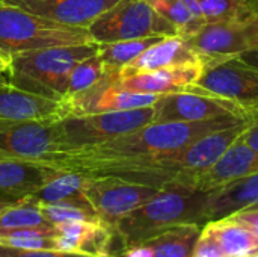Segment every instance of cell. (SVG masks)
<instances>
[{"mask_svg":"<svg viewBox=\"0 0 258 257\" xmlns=\"http://www.w3.org/2000/svg\"><path fill=\"white\" fill-rule=\"evenodd\" d=\"M245 121L239 117H219L215 120L184 123V121H166V123H150L135 132L118 136L112 141L103 142L100 145L79 148L73 151L57 153L48 165L73 171L82 165L116 161V159H132L159 153H169L180 150L195 139L221 129H227Z\"/></svg>","mask_w":258,"mask_h":257,"instance_id":"obj_1","label":"cell"},{"mask_svg":"<svg viewBox=\"0 0 258 257\" xmlns=\"http://www.w3.org/2000/svg\"><path fill=\"white\" fill-rule=\"evenodd\" d=\"M206 203V192L180 185H166L147 203L121 218L113 230L124 247L136 245L175 226L207 223Z\"/></svg>","mask_w":258,"mask_h":257,"instance_id":"obj_2","label":"cell"},{"mask_svg":"<svg viewBox=\"0 0 258 257\" xmlns=\"http://www.w3.org/2000/svg\"><path fill=\"white\" fill-rule=\"evenodd\" d=\"M97 47V42L54 45L15 55L8 68L9 83L21 91L62 101L70 73L80 61L95 55Z\"/></svg>","mask_w":258,"mask_h":257,"instance_id":"obj_3","label":"cell"},{"mask_svg":"<svg viewBox=\"0 0 258 257\" xmlns=\"http://www.w3.org/2000/svg\"><path fill=\"white\" fill-rule=\"evenodd\" d=\"M94 42L88 29L70 27L0 2V53L8 58L54 45Z\"/></svg>","mask_w":258,"mask_h":257,"instance_id":"obj_4","label":"cell"},{"mask_svg":"<svg viewBox=\"0 0 258 257\" xmlns=\"http://www.w3.org/2000/svg\"><path fill=\"white\" fill-rule=\"evenodd\" d=\"M154 120V108L112 111L57 120L63 151L100 145L118 136L135 132Z\"/></svg>","mask_w":258,"mask_h":257,"instance_id":"obj_5","label":"cell"},{"mask_svg":"<svg viewBox=\"0 0 258 257\" xmlns=\"http://www.w3.org/2000/svg\"><path fill=\"white\" fill-rule=\"evenodd\" d=\"M88 32L97 44L178 35L177 29L145 0H119L101 14Z\"/></svg>","mask_w":258,"mask_h":257,"instance_id":"obj_6","label":"cell"},{"mask_svg":"<svg viewBox=\"0 0 258 257\" xmlns=\"http://www.w3.org/2000/svg\"><path fill=\"white\" fill-rule=\"evenodd\" d=\"M219 97L236 101L248 118H258V68L236 56L203 58V73L195 83Z\"/></svg>","mask_w":258,"mask_h":257,"instance_id":"obj_7","label":"cell"},{"mask_svg":"<svg viewBox=\"0 0 258 257\" xmlns=\"http://www.w3.org/2000/svg\"><path fill=\"white\" fill-rule=\"evenodd\" d=\"M63 150L57 120L0 121V158L48 165Z\"/></svg>","mask_w":258,"mask_h":257,"instance_id":"obj_8","label":"cell"},{"mask_svg":"<svg viewBox=\"0 0 258 257\" xmlns=\"http://www.w3.org/2000/svg\"><path fill=\"white\" fill-rule=\"evenodd\" d=\"M159 189L115 176H86L83 185V192L98 220L110 227L147 203Z\"/></svg>","mask_w":258,"mask_h":257,"instance_id":"obj_9","label":"cell"},{"mask_svg":"<svg viewBox=\"0 0 258 257\" xmlns=\"http://www.w3.org/2000/svg\"><path fill=\"white\" fill-rule=\"evenodd\" d=\"M119 71L104 68L103 77L91 88L62 100V118L112 111H130L154 106L159 94L135 92L118 86Z\"/></svg>","mask_w":258,"mask_h":257,"instance_id":"obj_10","label":"cell"},{"mask_svg":"<svg viewBox=\"0 0 258 257\" xmlns=\"http://www.w3.org/2000/svg\"><path fill=\"white\" fill-rule=\"evenodd\" d=\"M154 120L156 123L166 121H184L198 123L215 120L219 117H239L249 120L242 106L236 101L212 94L197 85L190 86L189 91L169 92L160 95L154 103Z\"/></svg>","mask_w":258,"mask_h":257,"instance_id":"obj_11","label":"cell"},{"mask_svg":"<svg viewBox=\"0 0 258 257\" xmlns=\"http://www.w3.org/2000/svg\"><path fill=\"white\" fill-rule=\"evenodd\" d=\"M201 58L236 56L258 48V20L206 23V26L187 39Z\"/></svg>","mask_w":258,"mask_h":257,"instance_id":"obj_12","label":"cell"},{"mask_svg":"<svg viewBox=\"0 0 258 257\" xmlns=\"http://www.w3.org/2000/svg\"><path fill=\"white\" fill-rule=\"evenodd\" d=\"M53 23L88 29L119 0H3Z\"/></svg>","mask_w":258,"mask_h":257,"instance_id":"obj_13","label":"cell"},{"mask_svg":"<svg viewBox=\"0 0 258 257\" xmlns=\"http://www.w3.org/2000/svg\"><path fill=\"white\" fill-rule=\"evenodd\" d=\"M56 250L109 257L116 238L113 227L101 221H65L53 226Z\"/></svg>","mask_w":258,"mask_h":257,"instance_id":"obj_14","label":"cell"},{"mask_svg":"<svg viewBox=\"0 0 258 257\" xmlns=\"http://www.w3.org/2000/svg\"><path fill=\"white\" fill-rule=\"evenodd\" d=\"M254 173H258V150L251 148L239 136L215 165L194 179L190 189L209 194Z\"/></svg>","mask_w":258,"mask_h":257,"instance_id":"obj_15","label":"cell"},{"mask_svg":"<svg viewBox=\"0 0 258 257\" xmlns=\"http://www.w3.org/2000/svg\"><path fill=\"white\" fill-rule=\"evenodd\" d=\"M203 73V58L198 62L163 67L157 70L142 71L132 76L119 77L118 86L127 91L147 94H169L189 91Z\"/></svg>","mask_w":258,"mask_h":257,"instance_id":"obj_16","label":"cell"},{"mask_svg":"<svg viewBox=\"0 0 258 257\" xmlns=\"http://www.w3.org/2000/svg\"><path fill=\"white\" fill-rule=\"evenodd\" d=\"M60 171L41 162L0 158V195L14 200L30 197Z\"/></svg>","mask_w":258,"mask_h":257,"instance_id":"obj_17","label":"cell"},{"mask_svg":"<svg viewBox=\"0 0 258 257\" xmlns=\"http://www.w3.org/2000/svg\"><path fill=\"white\" fill-rule=\"evenodd\" d=\"M60 118V101L21 91L12 85L0 86V121H35Z\"/></svg>","mask_w":258,"mask_h":257,"instance_id":"obj_18","label":"cell"},{"mask_svg":"<svg viewBox=\"0 0 258 257\" xmlns=\"http://www.w3.org/2000/svg\"><path fill=\"white\" fill-rule=\"evenodd\" d=\"M198 61H201V56L190 47L187 39L181 38L180 35L165 36L163 39L157 41L150 48H147L127 67H124L119 71V77L157 70L163 67L192 64Z\"/></svg>","mask_w":258,"mask_h":257,"instance_id":"obj_19","label":"cell"},{"mask_svg":"<svg viewBox=\"0 0 258 257\" xmlns=\"http://www.w3.org/2000/svg\"><path fill=\"white\" fill-rule=\"evenodd\" d=\"M258 204V173L207 194L206 220H219L246 206Z\"/></svg>","mask_w":258,"mask_h":257,"instance_id":"obj_20","label":"cell"},{"mask_svg":"<svg viewBox=\"0 0 258 257\" xmlns=\"http://www.w3.org/2000/svg\"><path fill=\"white\" fill-rule=\"evenodd\" d=\"M203 232L215 239L225 257H251L258 253V236L227 217L207 221Z\"/></svg>","mask_w":258,"mask_h":257,"instance_id":"obj_21","label":"cell"},{"mask_svg":"<svg viewBox=\"0 0 258 257\" xmlns=\"http://www.w3.org/2000/svg\"><path fill=\"white\" fill-rule=\"evenodd\" d=\"M85 179L86 176L82 173L62 170L30 195V198L36 203H68L95 214L83 192Z\"/></svg>","mask_w":258,"mask_h":257,"instance_id":"obj_22","label":"cell"},{"mask_svg":"<svg viewBox=\"0 0 258 257\" xmlns=\"http://www.w3.org/2000/svg\"><path fill=\"white\" fill-rule=\"evenodd\" d=\"M154 11L166 18L177 33L189 39L195 36L204 26L206 18L197 0H145Z\"/></svg>","mask_w":258,"mask_h":257,"instance_id":"obj_23","label":"cell"},{"mask_svg":"<svg viewBox=\"0 0 258 257\" xmlns=\"http://www.w3.org/2000/svg\"><path fill=\"white\" fill-rule=\"evenodd\" d=\"M200 233V224H181L162 232L144 244L150 247L153 257H192Z\"/></svg>","mask_w":258,"mask_h":257,"instance_id":"obj_24","label":"cell"},{"mask_svg":"<svg viewBox=\"0 0 258 257\" xmlns=\"http://www.w3.org/2000/svg\"><path fill=\"white\" fill-rule=\"evenodd\" d=\"M163 38L165 36H147V38L104 42V44H98L97 55L100 56L104 68L121 71L138 56H141L147 48H150L153 44H156Z\"/></svg>","mask_w":258,"mask_h":257,"instance_id":"obj_25","label":"cell"},{"mask_svg":"<svg viewBox=\"0 0 258 257\" xmlns=\"http://www.w3.org/2000/svg\"><path fill=\"white\" fill-rule=\"evenodd\" d=\"M0 245L20 250H56L53 226L0 230Z\"/></svg>","mask_w":258,"mask_h":257,"instance_id":"obj_26","label":"cell"},{"mask_svg":"<svg viewBox=\"0 0 258 257\" xmlns=\"http://www.w3.org/2000/svg\"><path fill=\"white\" fill-rule=\"evenodd\" d=\"M39 226H51V224L47 223L38 203L33 201L30 197L17 200L0 212V230L39 227Z\"/></svg>","mask_w":258,"mask_h":257,"instance_id":"obj_27","label":"cell"},{"mask_svg":"<svg viewBox=\"0 0 258 257\" xmlns=\"http://www.w3.org/2000/svg\"><path fill=\"white\" fill-rule=\"evenodd\" d=\"M206 23L242 21L251 17L255 0H197Z\"/></svg>","mask_w":258,"mask_h":257,"instance_id":"obj_28","label":"cell"},{"mask_svg":"<svg viewBox=\"0 0 258 257\" xmlns=\"http://www.w3.org/2000/svg\"><path fill=\"white\" fill-rule=\"evenodd\" d=\"M103 74H104V65L97 53L85 58L70 73V77L67 82L65 98H70V97L94 86L103 77Z\"/></svg>","mask_w":258,"mask_h":257,"instance_id":"obj_29","label":"cell"},{"mask_svg":"<svg viewBox=\"0 0 258 257\" xmlns=\"http://www.w3.org/2000/svg\"><path fill=\"white\" fill-rule=\"evenodd\" d=\"M38 206L51 226L65 221H100L95 214L68 203H38Z\"/></svg>","mask_w":258,"mask_h":257,"instance_id":"obj_30","label":"cell"},{"mask_svg":"<svg viewBox=\"0 0 258 257\" xmlns=\"http://www.w3.org/2000/svg\"><path fill=\"white\" fill-rule=\"evenodd\" d=\"M0 257H94L82 253H68L60 250H20L0 245Z\"/></svg>","mask_w":258,"mask_h":257,"instance_id":"obj_31","label":"cell"},{"mask_svg":"<svg viewBox=\"0 0 258 257\" xmlns=\"http://www.w3.org/2000/svg\"><path fill=\"white\" fill-rule=\"evenodd\" d=\"M227 218L242 224L243 227L249 229L255 236H258V204H252V206H246L243 209H239V211L227 215Z\"/></svg>","mask_w":258,"mask_h":257,"instance_id":"obj_32","label":"cell"},{"mask_svg":"<svg viewBox=\"0 0 258 257\" xmlns=\"http://www.w3.org/2000/svg\"><path fill=\"white\" fill-rule=\"evenodd\" d=\"M192 257H225L224 253L221 251L219 245L215 242V239L212 236H209L206 232H203L201 229V233H200V238L195 244V248H194V253Z\"/></svg>","mask_w":258,"mask_h":257,"instance_id":"obj_33","label":"cell"},{"mask_svg":"<svg viewBox=\"0 0 258 257\" xmlns=\"http://www.w3.org/2000/svg\"><path fill=\"white\" fill-rule=\"evenodd\" d=\"M240 139L251 148L258 150V118L248 126V129L240 135Z\"/></svg>","mask_w":258,"mask_h":257,"instance_id":"obj_34","label":"cell"},{"mask_svg":"<svg viewBox=\"0 0 258 257\" xmlns=\"http://www.w3.org/2000/svg\"><path fill=\"white\" fill-rule=\"evenodd\" d=\"M236 58H239V59L243 61L245 64H249V65L257 67L258 68V48L248 50V52H243V53H239V55H236Z\"/></svg>","mask_w":258,"mask_h":257,"instance_id":"obj_35","label":"cell"},{"mask_svg":"<svg viewBox=\"0 0 258 257\" xmlns=\"http://www.w3.org/2000/svg\"><path fill=\"white\" fill-rule=\"evenodd\" d=\"M14 201H17V200H14V198H11V197H6V195H0V212H2L5 208H8L9 204H12Z\"/></svg>","mask_w":258,"mask_h":257,"instance_id":"obj_36","label":"cell"},{"mask_svg":"<svg viewBox=\"0 0 258 257\" xmlns=\"http://www.w3.org/2000/svg\"><path fill=\"white\" fill-rule=\"evenodd\" d=\"M9 64H11V58H8V56H5L3 53H0V70L8 71Z\"/></svg>","mask_w":258,"mask_h":257,"instance_id":"obj_37","label":"cell"},{"mask_svg":"<svg viewBox=\"0 0 258 257\" xmlns=\"http://www.w3.org/2000/svg\"><path fill=\"white\" fill-rule=\"evenodd\" d=\"M8 85H11L9 83V73L0 70V86H8Z\"/></svg>","mask_w":258,"mask_h":257,"instance_id":"obj_38","label":"cell"},{"mask_svg":"<svg viewBox=\"0 0 258 257\" xmlns=\"http://www.w3.org/2000/svg\"><path fill=\"white\" fill-rule=\"evenodd\" d=\"M251 17H252V18H257L258 20V0H255V3H254V6H252ZM251 17H249V18H251Z\"/></svg>","mask_w":258,"mask_h":257,"instance_id":"obj_39","label":"cell"},{"mask_svg":"<svg viewBox=\"0 0 258 257\" xmlns=\"http://www.w3.org/2000/svg\"><path fill=\"white\" fill-rule=\"evenodd\" d=\"M251 257H258V253H257V254H254V256H251Z\"/></svg>","mask_w":258,"mask_h":257,"instance_id":"obj_40","label":"cell"},{"mask_svg":"<svg viewBox=\"0 0 258 257\" xmlns=\"http://www.w3.org/2000/svg\"><path fill=\"white\" fill-rule=\"evenodd\" d=\"M0 2H3V0H0Z\"/></svg>","mask_w":258,"mask_h":257,"instance_id":"obj_41","label":"cell"}]
</instances>
